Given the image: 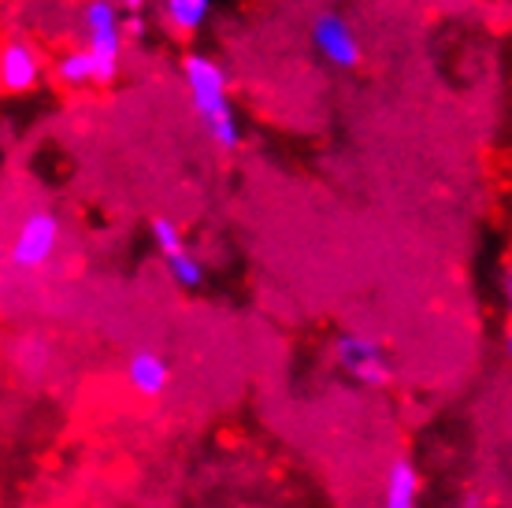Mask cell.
Segmentation results:
<instances>
[{
  "instance_id": "obj_15",
  "label": "cell",
  "mask_w": 512,
  "mask_h": 508,
  "mask_svg": "<svg viewBox=\"0 0 512 508\" xmlns=\"http://www.w3.org/2000/svg\"><path fill=\"white\" fill-rule=\"evenodd\" d=\"M119 4H123V12H141L149 0H119Z\"/></svg>"
},
{
  "instance_id": "obj_6",
  "label": "cell",
  "mask_w": 512,
  "mask_h": 508,
  "mask_svg": "<svg viewBox=\"0 0 512 508\" xmlns=\"http://www.w3.org/2000/svg\"><path fill=\"white\" fill-rule=\"evenodd\" d=\"M45 78V64L41 52L30 41H8L0 52V86L4 93H30L41 86Z\"/></svg>"
},
{
  "instance_id": "obj_14",
  "label": "cell",
  "mask_w": 512,
  "mask_h": 508,
  "mask_svg": "<svg viewBox=\"0 0 512 508\" xmlns=\"http://www.w3.org/2000/svg\"><path fill=\"white\" fill-rule=\"evenodd\" d=\"M501 293H505V305H509V316H512V264L501 275Z\"/></svg>"
},
{
  "instance_id": "obj_8",
  "label": "cell",
  "mask_w": 512,
  "mask_h": 508,
  "mask_svg": "<svg viewBox=\"0 0 512 508\" xmlns=\"http://www.w3.org/2000/svg\"><path fill=\"white\" fill-rule=\"evenodd\" d=\"M127 382L130 390H138L141 397H160L167 390V382H171V368H167V360L160 353L141 349V353L130 356Z\"/></svg>"
},
{
  "instance_id": "obj_7",
  "label": "cell",
  "mask_w": 512,
  "mask_h": 508,
  "mask_svg": "<svg viewBox=\"0 0 512 508\" xmlns=\"http://www.w3.org/2000/svg\"><path fill=\"white\" fill-rule=\"evenodd\" d=\"M420 490H423L420 468H416L409 457L390 460L386 483H383V505L386 508H412L416 501H420Z\"/></svg>"
},
{
  "instance_id": "obj_11",
  "label": "cell",
  "mask_w": 512,
  "mask_h": 508,
  "mask_svg": "<svg viewBox=\"0 0 512 508\" xmlns=\"http://www.w3.org/2000/svg\"><path fill=\"white\" fill-rule=\"evenodd\" d=\"M153 242H156V249H160V256H164V264L190 249V245H186V238H182V230L164 216L153 219Z\"/></svg>"
},
{
  "instance_id": "obj_16",
  "label": "cell",
  "mask_w": 512,
  "mask_h": 508,
  "mask_svg": "<svg viewBox=\"0 0 512 508\" xmlns=\"http://www.w3.org/2000/svg\"><path fill=\"white\" fill-rule=\"evenodd\" d=\"M505 353H509V364H512V327H509V334H505Z\"/></svg>"
},
{
  "instance_id": "obj_10",
  "label": "cell",
  "mask_w": 512,
  "mask_h": 508,
  "mask_svg": "<svg viewBox=\"0 0 512 508\" xmlns=\"http://www.w3.org/2000/svg\"><path fill=\"white\" fill-rule=\"evenodd\" d=\"M52 78L67 89L97 86V82H101V64H97V56L90 52V45H82V49H67V52L56 56V64H52Z\"/></svg>"
},
{
  "instance_id": "obj_1",
  "label": "cell",
  "mask_w": 512,
  "mask_h": 508,
  "mask_svg": "<svg viewBox=\"0 0 512 508\" xmlns=\"http://www.w3.org/2000/svg\"><path fill=\"white\" fill-rule=\"evenodd\" d=\"M182 78L190 89L193 112L201 115L208 138L216 141L219 149H238L242 141V127H238V115L231 108V89H227V71L205 56V52H186L182 56Z\"/></svg>"
},
{
  "instance_id": "obj_5",
  "label": "cell",
  "mask_w": 512,
  "mask_h": 508,
  "mask_svg": "<svg viewBox=\"0 0 512 508\" xmlns=\"http://www.w3.org/2000/svg\"><path fill=\"white\" fill-rule=\"evenodd\" d=\"M308 38H312V49L320 52L331 67H338V71H353L360 64V41L346 15L320 12L312 19V26H308Z\"/></svg>"
},
{
  "instance_id": "obj_2",
  "label": "cell",
  "mask_w": 512,
  "mask_h": 508,
  "mask_svg": "<svg viewBox=\"0 0 512 508\" xmlns=\"http://www.w3.org/2000/svg\"><path fill=\"white\" fill-rule=\"evenodd\" d=\"M82 38L101 64V82L97 86H112L119 75V56L127 45V19H123V4L119 0H86L82 4Z\"/></svg>"
},
{
  "instance_id": "obj_12",
  "label": "cell",
  "mask_w": 512,
  "mask_h": 508,
  "mask_svg": "<svg viewBox=\"0 0 512 508\" xmlns=\"http://www.w3.org/2000/svg\"><path fill=\"white\" fill-rule=\"evenodd\" d=\"M167 271H171V279L179 282L182 290H197L201 282H205V267H201V260L186 249L182 256H175V260H167Z\"/></svg>"
},
{
  "instance_id": "obj_13",
  "label": "cell",
  "mask_w": 512,
  "mask_h": 508,
  "mask_svg": "<svg viewBox=\"0 0 512 508\" xmlns=\"http://www.w3.org/2000/svg\"><path fill=\"white\" fill-rule=\"evenodd\" d=\"M145 34V19L141 12H127V38H141Z\"/></svg>"
},
{
  "instance_id": "obj_9",
  "label": "cell",
  "mask_w": 512,
  "mask_h": 508,
  "mask_svg": "<svg viewBox=\"0 0 512 508\" xmlns=\"http://www.w3.org/2000/svg\"><path fill=\"white\" fill-rule=\"evenodd\" d=\"M160 8V23L175 34V38H193L212 15V0H156Z\"/></svg>"
},
{
  "instance_id": "obj_4",
  "label": "cell",
  "mask_w": 512,
  "mask_h": 508,
  "mask_svg": "<svg viewBox=\"0 0 512 508\" xmlns=\"http://www.w3.org/2000/svg\"><path fill=\"white\" fill-rule=\"evenodd\" d=\"M334 356L349 371V379H357L360 386H386V382L394 379V368L386 360L383 345L375 342L372 334L346 331L334 342Z\"/></svg>"
},
{
  "instance_id": "obj_3",
  "label": "cell",
  "mask_w": 512,
  "mask_h": 508,
  "mask_svg": "<svg viewBox=\"0 0 512 508\" xmlns=\"http://www.w3.org/2000/svg\"><path fill=\"white\" fill-rule=\"evenodd\" d=\"M56 245H60V219L52 212H30L15 230L8 260L19 271H38L56 256Z\"/></svg>"
}]
</instances>
